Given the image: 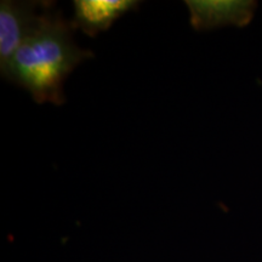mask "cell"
Listing matches in <instances>:
<instances>
[{"label": "cell", "mask_w": 262, "mask_h": 262, "mask_svg": "<svg viewBox=\"0 0 262 262\" xmlns=\"http://www.w3.org/2000/svg\"><path fill=\"white\" fill-rule=\"evenodd\" d=\"M72 21L55 3L42 12L40 21L3 72L4 79L24 88L37 103L66 102L63 84L75 67L94 57V52L75 44Z\"/></svg>", "instance_id": "6da1fadb"}, {"label": "cell", "mask_w": 262, "mask_h": 262, "mask_svg": "<svg viewBox=\"0 0 262 262\" xmlns=\"http://www.w3.org/2000/svg\"><path fill=\"white\" fill-rule=\"evenodd\" d=\"M52 2H14L0 3V71L4 72L12 57L34 31L44 10Z\"/></svg>", "instance_id": "7a4b0ae2"}, {"label": "cell", "mask_w": 262, "mask_h": 262, "mask_svg": "<svg viewBox=\"0 0 262 262\" xmlns=\"http://www.w3.org/2000/svg\"><path fill=\"white\" fill-rule=\"evenodd\" d=\"M191 14V25L195 31H208L222 26H247L256 9L255 2H203L186 0Z\"/></svg>", "instance_id": "3957f363"}, {"label": "cell", "mask_w": 262, "mask_h": 262, "mask_svg": "<svg viewBox=\"0 0 262 262\" xmlns=\"http://www.w3.org/2000/svg\"><path fill=\"white\" fill-rule=\"evenodd\" d=\"M139 0H74L72 25L89 37H96L129 11L139 9Z\"/></svg>", "instance_id": "277c9868"}]
</instances>
